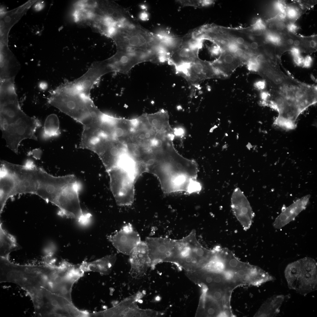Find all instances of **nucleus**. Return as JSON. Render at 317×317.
Masks as SVG:
<instances>
[{"mask_svg":"<svg viewBox=\"0 0 317 317\" xmlns=\"http://www.w3.org/2000/svg\"><path fill=\"white\" fill-rule=\"evenodd\" d=\"M290 52L293 57L300 55L301 51L299 48L294 47L290 50Z\"/></svg>","mask_w":317,"mask_h":317,"instance_id":"nucleus-34","label":"nucleus"},{"mask_svg":"<svg viewBox=\"0 0 317 317\" xmlns=\"http://www.w3.org/2000/svg\"><path fill=\"white\" fill-rule=\"evenodd\" d=\"M180 73L191 85L195 86L207 79L219 77L212 63L199 58Z\"/></svg>","mask_w":317,"mask_h":317,"instance_id":"nucleus-15","label":"nucleus"},{"mask_svg":"<svg viewBox=\"0 0 317 317\" xmlns=\"http://www.w3.org/2000/svg\"><path fill=\"white\" fill-rule=\"evenodd\" d=\"M287 43L289 45H291L293 44L294 41L291 38H289L287 41Z\"/></svg>","mask_w":317,"mask_h":317,"instance_id":"nucleus-40","label":"nucleus"},{"mask_svg":"<svg viewBox=\"0 0 317 317\" xmlns=\"http://www.w3.org/2000/svg\"><path fill=\"white\" fill-rule=\"evenodd\" d=\"M0 257L9 259L10 254L19 248L15 238L8 233L0 225Z\"/></svg>","mask_w":317,"mask_h":317,"instance_id":"nucleus-22","label":"nucleus"},{"mask_svg":"<svg viewBox=\"0 0 317 317\" xmlns=\"http://www.w3.org/2000/svg\"><path fill=\"white\" fill-rule=\"evenodd\" d=\"M284 276L289 287L301 294L316 289L317 285V262L313 259L305 257L289 264Z\"/></svg>","mask_w":317,"mask_h":317,"instance_id":"nucleus-5","label":"nucleus"},{"mask_svg":"<svg viewBox=\"0 0 317 317\" xmlns=\"http://www.w3.org/2000/svg\"><path fill=\"white\" fill-rule=\"evenodd\" d=\"M267 82L264 80H260L256 81L254 84V87L257 90H264L267 86Z\"/></svg>","mask_w":317,"mask_h":317,"instance_id":"nucleus-28","label":"nucleus"},{"mask_svg":"<svg viewBox=\"0 0 317 317\" xmlns=\"http://www.w3.org/2000/svg\"><path fill=\"white\" fill-rule=\"evenodd\" d=\"M310 198L309 195H305L285 208L275 219L273 223V227L276 229H280L294 220L306 209Z\"/></svg>","mask_w":317,"mask_h":317,"instance_id":"nucleus-19","label":"nucleus"},{"mask_svg":"<svg viewBox=\"0 0 317 317\" xmlns=\"http://www.w3.org/2000/svg\"><path fill=\"white\" fill-rule=\"evenodd\" d=\"M90 150L97 155L106 171L118 166L121 158L127 153L124 144L107 136L100 137Z\"/></svg>","mask_w":317,"mask_h":317,"instance_id":"nucleus-10","label":"nucleus"},{"mask_svg":"<svg viewBox=\"0 0 317 317\" xmlns=\"http://www.w3.org/2000/svg\"><path fill=\"white\" fill-rule=\"evenodd\" d=\"M148 14L145 12H143L140 14V17L142 20L145 21L148 19Z\"/></svg>","mask_w":317,"mask_h":317,"instance_id":"nucleus-36","label":"nucleus"},{"mask_svg":"<svg viewBox=\"0 0 317 317\" xmlns=\"http://www.w3.org/2000/svg\"><path fill=\"white\" fill-rule=\"evenodd\" d=\"M176 1L183 6L199 8L210 5L214 2L213 1L211 0H177Z\"/></svg>","mask_w":317,"mask_h":317,"instance_id":"nucleus-25","label":"nucleus"},{"mask_svg":"<svg viewBox=\"0 0 317 317\" xmlns=\"http://www.w3.org/2000/svg\"><path fill=\"white\" fill-rule=\"evenodd\" d=\"M39 86L41 89H44L46 88L47 85L45 83L41 82Z\"/></svg>","mask_w":317,"mask_h":317,"instance_id":"nucleus-39","label":"nucleus"},{"mask_svg":"<svg viewBox=\"0 0 317 317\" xmlns=\"http://www.w3.org/2000/svg\"><path fill=\"white\" fill-rule=\"evenodd\" d=\"M129 255L131 276L133 278L139 279L145 275L150 267V263L148 247L145 241L141 240Z\"/></svg>","mask_w":317,"mask_h":317,"instance_id":"nucleus-16","label":"nucleus"},{"mask_svg":"<svg viewBox=\"0 0 317 317\" xmlns=\"http://www.w3.org/2000/svg\"><path fill=\"white\" fill-rule=\"evenodd\" d=\"M152 268L163 262H173L176 253V240L162 237L145 239Z\"/></svg>","mask_w":317,"mask_h":317,"instance_id":"nucleus-11","label":"nucleus"},{"mask_svg":"<svg viewBox=\"0 0 317 317\" xmlns=\"http://www.w3.org/2000/svg\"><path fill=\"white\" fill-rule=\"evenodd\" d=\"M293 57L294 62L297 65H303L304 58L301 55Z\"/></svg>","mask_w":317,"mask_h":317,"instance_id":"nucleus-32","label":"nucleus"},{"mask_svg":"<svg viewBox=\"0 0 317 317\" xmlns=\"http://www.w3.org/2000/svg\"><path fill=\"white\" fill-rule=\"evenodd\" d=\"M293 43L295 46H298L300 44V43L299 41L296 40L294 41Z\"/></svg>","mask_w":317,"mask_h":317,"instance_id":"nucleus-41","label":"nucleus"},{"mask_svg":"<svg viewBox=\"0 0 317 317\" xmlns=\"http://www.w3.org/2000/svg\"><path fill=\"white\" fill-rule=\"evenodd\" d=\"M198 172L197 163L182 156L173 146L157 155L147 168L157 177L165 193H199L202 186L197 180Z\"/></svg>","mask_w":317,"mask_h":317,"instance_id":"nucleus-1","label":"nucleus"},{"mask_svg":"<svg viewBox=\"0 0 317 317\" xmlns=\"http://www.w3.org/2000/svg\"><path fill=\"white\" fill-rule=\"evenodd\" d=\"M107 238L118 252L129 255L141 241L139 233L129 223L124 225L114 234L108 236Z\"/></svg>","mask_w":317,"mask_h":317,"instance_id":"nucleus-13","label":"nucleus"},{"mask_svg":"<svg viewBox=\"0 0 317 317\" xmlns=\"http://www.w3.org/2000/svg\"><path fill=\"white\" fill-rule=\"evenodd\" d=\"M257 73L264 79L272 89H278L289 81L291 75L286 74L276 65L265 59H262Z\"/></svg>","mask_w":317,"mask_h":317,"instance_id":"nucleus-17","label":"nucleus"},{"mask_svg":"<svg viewBox=\"0 0 317 317\" xmlns=\"http://www.w3.org/2000/svg\"><path fill=\"white\" fill-rule=\"evenodd\" d=\"M275 6L276 9L278 10L279 12H285V6L283 3L280 1L277 2L275 4Z\"/></svg>","mask_w":317,"mask_h":317,"instance_id":"nucleus-31","label":"nucleus"},{"mask_svg":"<svg viewBox=\"0 0 317 317\" xmlns=\"http://www.w3.org/2000/svg\"><path fill=\"white\" fill-rule=\"evenodd\" d=\"M116 259V255L112 254L92 262H84L81 265L84 272L94 271L103 275H107L111 272Z\"/></svg>","mask_w":317,"mask_h":317,"instance_id":"nucleus-20","label":"nucleus"},{"mask_svg":"<svg viewBox=\"0 0 317 317\" xmlns=\"http://www.w3.org/2000/svg\"><path fill=\"white\" fill-rule=\"evenodd\" d=\"M285 296L283 295H275L268 298L262 305L254 316H276L280 311Z\"/></svg>","mask_w":317,"mask_h":317,"instance_id":"nucleus-21","label":"nucleus"},{"mask_svg":"<svg viewBox=\"0 0 317 317\" xmlns=\"http://www.w3.org/2000/svg\"><path fill=\"white\" fill-rule=\"evenodd\" d=\"M11 19L9 17H7L5 18V21L6 22H9L10 21Z\"/></svg>","mask_w":317,"mask_h":317,"instance_id":"nucleus-42","label":"nucleus"},{"mask_svg":"<svg viewBox=\"0 0 317 317\" xmlns=\"http://www.w3.org/2000/svg\"><path fill=\"white\" fill-rule=\"evenodd\" d=\"M231 206L234 214L243 229L248 230L252 224L254 213L246 197L239 188H236L233 191Z\"/></svg>","mask_w":317,"mask_h":317,"instance_id":"nucleus-14","label":"nucleus"},{"mask_svg":"<svg viewBox=\"0 0 317 317\" xmlns=\"http://www.w3.org/2000/svg\"><path fill=\"white\" fill-rule=\"evenodd\" d=\"M0 129L6 146L18 154L21 142L26 139L37 141V129L41 123L34 117L27 115L22 110L18 99L0 104Z\"/></svg>","mask_w":317,"mask_h":317,"instance_id":"nucleus-3","label":"nucleus"},{"mask_svg":"<svg viewBox=\"0 0 317 317\" xmlns=\"http://www.w3.org/2000/svg\"><path fill=\"white\" fill-rule=\"evenodd\" d=\"M266 28V25L262 21L259 19L257 20L255 23L252 27V29H253L259 30L263 31Z\"/></svg>","mask_w":317,"mask_h":317,"instance_id":"nucleus-27","label":"nucleus"},{"mask_svg":"<svg viewBox=\"0 0 317 317\" xmlns=\"http://www.w3.org/2000/svg\"><path fill=\"white\" fill-rule=\"evenodd\" d=\"M60 134V122L57 116L54 114L49 115L45 122L43 135L46 138L58 136Z\"/></svg>","mask_w":317,"mask_h":317,"instance_id":"nucleus-24","label":"nucleus"},{"mask_svg":"<svg viewBox=\"0 0 317 317\" xmlns=\"http://www.w3.org/2000/svg\"><path fill=\"white\" fill-rule=\"evenodd\" d=\"M110 178V188L117 204L129 206L134 197L135 178L128 172L117 166L107 171Z\"/></svg>","mask_w":317,"mask_h":317,"instance_id":"nucleus-7","label":"nucleus"},{"mask_svg":"<svg viewBox=\"0 0 317 317\" xmlns=\"http://www.w3.org/2000/svg\"><path fill=\"white\" fill-rule=\"evenodd\" d=\"M285 24L282 21L278 22L276 25V29L279 31H283L285 28Z\"/></svg>","mask_w":317,"mask_h":317,"instance_id":"nucleus-35","label":"nucleus"},{"mask_svg":"<svg viewBox=\"0 0 317 317\" xmlns=\"http://www.w3.org/2000/svg\"><path fill=\"white\" fill-rule=\"evenodd\" d=\"M287 27L288 30L289 32L293 33H295L298 29L297 26L293 23H289L287 25Z\"/></svg>","mask_w":317,"mask_h":317,"instance_id":"nucleus-33","label":"nucleus"},{"mask_svg":"<svg viewBox=\"0 0 317 317\" xmlns=\"http://www.w3.org/2000/svg\"><path fill=\"white\" fill-rule=\"evenodd\" d=\"M15 78L0 80V104L14 101L18 99L15 86Z\"/></svg>","mask_w":317,"mask_h":317,"instance_id":"nucleus-23","label":"nucleus"},{"mask_svg":"<svg viewBox=\"0 0 317 317\" xmlns=\"http://www.w3.org/2000/svg\"><path fill=\"white\" fill-rule=\"evenodd\" d=\"M312 63V58L310 56L308 55L304 58L303 65L305 68H308L311 66Z\"/></svg>","mask_w":317,"mask_h":317,"instance_id":"nucleus-30","label":"nucleus"},{"mask_svg":"<svg viewBox=\"0 0 317 317\" xmlns=\"http://www.w3.org/2000/svg\"><path fill=\"white\" fill-rule=\"evenodd\" d=\"M43 7V4L41 2H38L34 6L35 9L37 11L41 10Z\"/></svg>","mask_w":317,"mask_h":317,"instance_id":"nucleus-37","label":"nucleus"},{"mask_svg":"<svg viewBox=\"0 0 317 317\" xmlns=\"http://www.w3.org/2000/svg\"><path fill=\"white\" fill-rule=\"evenodd\" d=\"M287 14L288 17L291 19H294L297 17L298 15L297 9L293 7H289L287 10Z\"/></svg>","mask_w":317,"mask_h":317,"instance_id":"nucleus-29","label":"nucleus"},{"mask_svg":"<svg viewBox=\"0 0 317 317\" xmlns=\"http://www.w3.org/2000/svg\"><path fill=\"white\" fill-rule=\"evenodd\" d=\"M203 41L193 38L192 32L186 34L181 45L168 56L166 61L173 65L177 72L180 73L199 58V51Z\"/></svg>","mask_w":317,"mask_h":317,"instance_id":"nucleus-9","label":"nucleus"},{"mask_svg":"<svg viewBox=\"0 0 317 317\" xmlns=\"http://www.w3.org/2000/svg\"><path fill=\"white\" fill-rule=\"evenodd\" d=\"M309 44L310 47L312 48H314L316 47V43L314 41L312 40L310 41Z\"/></svg>","mask_w":317,"mask_h":317,"instance_id":"nucleus-38","label":"nucleus"},{"mask_svg":"<svg viewBox=\"0 0 317 317\" xmlns=\"http://www.w3.org/2000/svg\"><path fill=\"white\" fill-rule=\"evenodd\" d=\"M31 178L32 194L53 204L67 186L77 181L74 175L54 176L37 166L32 171Z\"/></svg>","mask_w":317,"mask_h":317,"instance_id":"nucleus-6","label":"nucleus"},{"mask_svg":"<svg viewBox=\"0 0 317 317\" xmlns=\"http://www.w3.org/2000/svg\"><path fill=\"white\" fill-rule=\"evenodd\" d=\"M177 241V253L173 263L180 266L188 272L203 268L209 263L214 254V248L212 250L208 249L198 242L195 230L187 236Z\"/></svg>","mask_w":317,"mask_h":317,"instance_id":"nucleus-4","label":"nucleus"},{"mask_svg":"<svg viewBox=\"0 0 317 317\" xmlns=\"http://www.w3.org/2000/svg\"><path fill=\"white\" fill-rule=\"evenodd\" d=\"M211 63L219 77H229L246 62L233 53L222 51L219 58Z\"/></svg>","mask_w":317,"mask_h":317,"instance_id":"nucleus-18","label":"nucleus"},{"mask_svg":"<svg viewBox=\"0 0 317 317\" xmlns=\"http://www.w3.org/2000/svg\"><path fill=\"white\" fill-rule=\"evenodd\" d=\"M80 186L77 181L69 185L63 190L54 205L67 217L84 224L88 222L91 215L84 213L81 208L78 194Z\"/></svg>","mask_w":317,"mask_h":317,"instance_id":"nucleus-8","label":"nucleus"},{"mask_svg":"<svg viewBox=\"0 0 317 317\" xmlns=\"http://www.w3.org/2000/svg\"><path fill=\"white\" fill-rule=\"evenodd\" d=\"M267 40L276 45H279L281 42V39L280 37L275 34L269 33L267 35L266 37Z\"/></svg>","mask_w":317,"mask_h":317,"instance_id":"nucleus-26","label":"nucleus"},{"mask_svg":"<svg viewBox=\"0 0 317 317\" xmlns=\"http://www.w3.org/2000/svg\"><path fill=\"white\" fill-rule=\"evenodd\" d=\"M66 276V269L61 263L21 265L9 261L4 268L2 279L18 285L29 296L42 288L58 295L65 286Z\"/></svg>","mask_w":317,"mask_h":317,"instance_id":"nucleus-2","label":"nucleus"},{"mask_svg":"<svg viewBox=\"0 0 317 317\" xmlns=\"http://www.w3.org/2000/svg\"><path fill=\"white\" fill-rule=\"evenodd\" d=\"M141 292L126 298L114 306L104 310L105 317H151L157 315V312L151 309H142L135 302L143 296Z\"/></svg>","mask_w":317,"mask_h":317,"instance_id":"nucleus-12","label":"nucleus"},{"mask_svg":"<svg viewBox=\"0 0 317 317\" xmlns=\"http://www.w3.org/2000/svg\"><path fill=\"white\" fill-rule=\"evenodd\" d=\"M0 11H1V15H3V14H4L5 13V11H4V9H1Z\"/></svg>","mask_w":317,"mask_h":317,"instance_id":"nucleus-43","label":"nucleus"}]
</instances>
